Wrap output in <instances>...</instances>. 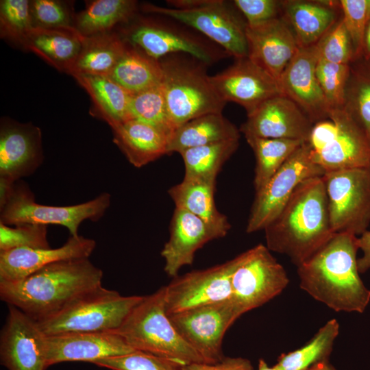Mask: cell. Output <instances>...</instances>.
<instances>
[{
	"label": "cell",
	"mask_w": 370,
	"mask_h": 370,
	"mask_svg": "<svg viewBox=\"0 0 370 370\" xmlns=\"http://www.w3.org/2000/svg\"><path fill=\"white\" fill-rule=\"evenodd\" d=\"M181 370H254V367L248 359L224 357L217 363L194 362L183 365Z\"/></svg>",
	"instance_id": "7dc6e473"
},
{
	"label": "cell",
	"mask_w": 370,
	"mask_h": 370,
	"mask_svg": "<svg viewBox=\"0 0 370 370\" xmlns=\"http://www.w3.org/2000/svg\"><path fill=\"white\" fill-rule=\"evenodd\" d=\"M112 131L114 143L136 168L168 154L169 136L152 125L130 119Z\"/></svg>",
	"instance_id": "484cf974"
},
{
	"label": "cell",
	"mask_w": 370,
	"mask_h": 370,
	"mask_svg": "<svg viewBox=\"0 0 370 370\" xmlns=\"http://www.w3.org/2000/svg\"><path fill=\"white\" fill-rule=\"evenodd\" d=\"M238 146L239 140H228L180 152L185 169L184 178L216 182L223 165L235 153Z\"/></svg>",
	"instance_id": "836d02e7"
},
{
	"label": "cell",
	"mask_w": 370,
	"mask_h": 370,
	"mask_svg": "<svg viewBox=\"0 0 370 370\" xmlns=\"http://www.w3.org/2000/svg\"><path fill=\"white\" fill-rule=\"evenodd\" d=\"M308 370H336L329 361L318 363Z\"/></svg>",
	"instance_id": "f907efd6"
},
{
	"label": "cell",
	"mask_w": 370,
	"mask_h": 370,
	"mask_svg": "<svg viewBox=\"0 0 370 370\" xmlns=\"http://www.w3.org/2000/svg\"><path fill=\"white\" fill-rule=\"evenodd\" d=\"M258 370H280V368L276 365L269 367L265 360L262 358L259 360L258 368Z\"/></svg>",
	"instance_id": "816d5d0a"
},
{
	"label": "cell",
	"mask_w": 370,
	"mask_h": 370,
	"mask_svg": "<svg viewBox=\"0 0 370 370\" xmlns=\"http://www.w3.org/2000/svg\"><path fill=\"white\" fill-rule=\"evenodd\" d=\"M161 65L162 84L174 130L200 116L222 113L226 102L201 67L176 60L162 62Z\"/></svg>",
	"instance_id": "52a82bcc"
},
{
	"label": "cell",
	"mask_w": 370,
	"mask_h": 370,
	"mask_svg": "<svg viewBox=\"0 0 370 370\" xmlns=\"http://www.w3.org/2000/svg\"><path fill=\"white\" fill-rule=\"evenodd\" d=\"M264 230L267 247L287 256L297 267L325 245L335 233L323 176L302 182Z\"/></svg>",
	"instance_id": "7a4b0ae2"
},
{
	"label": "cell",
	"mask_w": 370,
	"mask_h": 370,
	"mask_svg": "<svg viewBox=\"0 0 370 370\" xmlns=\"http://www.w3.org/2000/svg\"><path fill=\"white\" fill-rule=\"evenodd\" d=\"M246 140L256 159L254 180L256 193L264 187L289 156L304 143L292 139L254 137Z\"/></svg>",
	"instance_id": "d590c367"
},
{
	"label": "cell",
	"mask_w": 370,
	"mask_h": 370,
	"mask_svg": "<svg viewBox=\"0 0 370 370\" xmlns=\"http://www.w3.org/2000/svg\"><path fill=\"white\" fill-rule=\"evenodd\" d=\"M103 271L88 258L65 260L42 267L23 280L0 283V297L37 322L71 300L101 285Z\"/></svg>",
	"instance_id": "3957f363"
},
{
	"label": "cell",
	"mask_w": 370,
	"mask_h": 370,
	"mask_svg": "<svg viewBox=\"0 0 370 370\" xmlns=\"http://www.w3.org/2000/svg\"><path fill=\"white\" fill-rule=\"evenodd\" d=\"M108 76L134 95L162 84L163 69L159 60L127 44L125 53Z\"/></svg>",
	"instance_id": "1f68e13d"
},
{
	"label": "cell",
	"mask_w": 370,
	"mask_h": 370,
	"mask_svg": "<svg viewBox=\"0 0 370 370\" xmlns=\"http://www.w3.org/2000/svg\"><path fill=\"white\" fill-rule=\"evenodd\" d=\"M323 179L334 232L360 236L370 223V166L325 173Z\"/></svg>",
	"instance_id": "30bf717a"
},
{
	"label": "cell",
	"mask_w": 370,
	"mask_h": 370,
	"mask_svg": "<svg viewBox=\"0 0 370 370\" xmlns=\"http://www.w3.org/2000/svg\"><path fill=\"white\" fill-rule=\"evenodd\" d=\"M30 14L33 28L75 29V14L69 1L31 0Z\"/></svg>",
	"instance_id": "60d3db41"
},
{
	"label": "cell",
	"mask_w": 370,
	"mask_h": 370,
	"mask_svg": "<svg viewBox=\"0 0 370 370\" xmlns=\"http://www.w3.org/2000/svg\"><path fill=\"white\" fill-rule=\"evenodd\" d=\"M319 59L330 62L350 64L355 60L352 42L340 17L316 44Z\"/></svg>",
	"instance_id": "b9f144b4"
},
{
	"label": "cell",
	"mask_w": 370,
	"mask_h": 370,
	"mask_svg": "<svg viewBox=\"0 0 370 370\" xmlns=\"http://www.w3.org/2000/svg\"><path fill=\"white\" fill-rule=\"evenodd\" d=\"M357 243L362 251V257L358 258V267L360 273H365L370 269V231L367 230L358 236Z\"/></svg>",
	"instance_id": "c3c4849f"
},
{
	"label": "cell",
	"mask_w": 370,
	"mask_h": 370,
	"mask_svg": "<svg viewBox=\"0 0 370 370\" xmlns=\"http://www.w3.org/2000/svg\"><path fill=\"white\" fill-rule=\"evenodd\" d=\"M110 195L103 193L82 204L55 206L39 204L29 187L16 182L0 204V223L7 225L25 223L60 225L68 229L71 236H78V228L85 220L97 221L110 205Z\"/></svg>",
	"instance_id": "ba28073f"
},
{
	"label": "cell",
	"mask_w": 370,
	"mask_h": 370,
	"mask_svg": "<svg viewBox=\"0 0 370 370\" xmlns=\"http://www.w3.org/2000/svg\"><path fill=\"white\" fill-rule=\"evenodd\" d=\"M217 238V234L200 218L175 208L170 224V237L161 251L165 273L176 277L182 267L193 264L198 249Z\"/></svg>",
	"instance_id": "cb8c5ba5"
},
{
	"label": "cell",
	"mask_w": 370,
	"mask_h": 370,
	"mask_svg": "<svg viewBox=\"0 0 370 370\" xmlns=\"http://www.w3.org/2000/svg\"><path fill=\"white\" fill-rule=\"evenodd\" d=\"M143 298L139 295L123 296L101 285L79 295L38 323L47 336L116 331Z\"/></svg>",
	"instance_id": "5b68a950"
},
{
	"label": "cell",
	"mask_w": 370,
	"mask_h": 370,
	"mask_svg": "<svg viewBox=\"0 0 370 370\" xmlns=\"http://www.w3.org/2000/svg\"><path fill=\"white\" fill-rule=\"evenodd\" d=\"M339 328L336 319L328 321L304 345L281 354L275 365L280 370H308L318 363L329 361Z\"/></svg>",
	"instance_id": "e575fe53"
},
{
	"label": "cell",
	"mask_w": 370,
	"mask_h": 370,
	"mask_svg": "<svg viewBox=\"0 0 370 370\" xmlns=\"http://www.w3.org/2000/svg\"><path fill=\"white\" fill-rule=\"evenodd\" d=\"M358 236L335 234L307 261L297 267L300 288L336 312L362 313L370 290L360 276Z\"/></svg>",
	"instance_id": "6da1fadb"
},
{
	"label": "cell",
	"mask_w": 370,
	"mask_h": 370,
	"mask_svg": "<svg viewBox=\"0 0 370 370\" xmlns=\"http://www.w3.org/2000/svg\"><path fill=\"white\" fill-rule=\"evenodd\" d=\"M315 73L330 110L343 108L350 64H336L319 59Z\"/></svg>",
	"instance_id": "ab89813d"
},
{
	"label": "cell",
	"mask_w": 370,
	"mask_h": 370,
	"mask_svg": "<svg viewBox=\"0 0 370 370\" xmlns=\"http://www.w3.org/2000/svg\"><path fill=\"white\" fill-rule=\"evenodd\" d=\"M92 363L112 370H181L182 367L170 360L137 350L99 359Z\"/></svg>",
	"instance_id": "ee69618b"
},
{
	"label": "cell",
	"mask_w": 370,
	"mask_h": 370,
	"mask_svg": "<svg viewBox=\"0 0 370 370\" xmlns=\"http://www.w3.org/2000/svg\"><path fill=\"white\" fill-rule=\"evenodd\" d=\"M130 114L132 119L158 128L169 138L175 130L169 117L162 84L132 95Z\"/></svg>",
	"instance_id": "74e56055"
},
{
	"label": "cell",
	"mask_w": 370,
	"mask_h": 370,
	"mask_svg": "<svg viewBox=\"0 0 370 370\" xmlns=\"http://www.w3.org/2000/svg\"><path fill=\"white\" fill-rule=\"evenodd\" d=\"M325 173L314 160L307 143H303L264 187L256 193L246 232L253 233L264 230L302 182L311 177H322Z\"/></svg>",
	"instance_id": "8fae6325"
},
{
	"label": "cell",
	"mask_w": 370,
	"mask_h": 370,
	"mask_svg": "<svg viewBox=\"0 0 370 370\" xmlns=\"http://www.w3.org/2000/svg\"><path fill=\"white\" fill-rule=\"evenodd\" d=\"M241 316L232 299L171 314L173 326L206 363L224 358L222 343L228 328Z\"/></svg>",
	"instance_id": "5bb4252c"
},
{
	"label": "cell",
	"mask_w": 370,
	"mask_h": 370,
	"mask_svg": "<svg viewBox=\"0 0 370 370\" xmlns=\"http://www.w3.org/2000/svg\"><path fill=\"white\" fill-rule=\"evenodd\" d=\"M249 254V249L223 264L173 278L164 286L167 315L230 299L232 275Z\"/></svg>",
	"instance_id": "7c38bea8"
},
{
	"label": "cell",
	"mask_w": 370,
	"mask_h": 370,
	"mask_svg": "<svg viewBox=\"0 0 370 370\" xmlns=\"http://www.w3.org/2000/svg\"><path fill=\"white\" fill-rule=\"evenodd\" d=\"M343 108L370 138V61L360 58L350 64Z\"/></svg>",
	"instance_id": "8d00e7d4"
},
{
	"label": "cell",
	"mask_w": 370,
	"mask_h": 370,
	"mask_svg": "<svg viewBox=\"0 0 370 370\" xmlns=\"http://www.w3.org/2000/svg\"><path fill=\"white\" fill-rule=\"evenodd\" d=\"M73 77L90 95L95 115L105 121L111 129L132 119V95L109 76L76 75Z\"/></svg>",
	"instance_id": "f1b7e54d"
},
{
	"label": "cell",
	"mask_w": 370,
	"mask_h": 370,
	"mask_svg": "<svg viewBox=\"0 0 370 370\" xmlns=\"http://www.w3.org/2000/svg\"><path fill=\"white\" fill-rule=\"evenodd\" d=\"M136 9L134 0L88 1L85 9L75 14L74 28L84 37L110 33L115 25L127 23Z\"/></svg>",
	"instance_id": "d6a6232c"
},
{
	"label": "cell",
	"mask_w": 370,
	"mask_h": 370,
	"mask_svg": "<svg viewBox=\"0 0 370 370\" xmlns=\"http://www.w3.org/2000/svg\"><path fill=\"white\" fill-rule=\"evenodd\" d=\"M306 143L325 173L370 166V138L344 108L314 123Z\"/></svg>",
	"instance_id": "8992f818"
},
{
	"label": "cell",
	"mask_w": 370,
	"mask_h": 370,
	"mask_svg": "<svg viewBox=\"0 0 370 370\" xmlns=\"http://www.w3.org/2000/svg\"><path fill=\"white\" fill-rule=\"evenodd\" d=\"M281 1L282 16L291 28L299 47L316 45L338 19V1Z\"/></svg>",
	"instance_id": "d4e9b609"
},
{
	"label": "cell",
	"mask_w": 370,
	"mask_h": 370,
	"mask_svg": "<svg viewBox=\"0 0 370 370\" xmlns=\"http://www.w3.org/2000/svg\"><path fill=\"white\" fill-rule=\"evenodd\" d=\"M114 332L134 350L162 357L181 366L206 362L181 336L167 315L164 286L143 296Z\"/></svg>",
	"instance_id": "277c9868"
},
{
	"label": "cell",
	"mask_w": 370,
	"mask_h": 370,
	"mask_svg": "<svg viewBox=\"0 0 370 370\" xmlns=\"http://www.w3.org/2000/svg\"><path fill=\"white\" fill-rule=\"evenodd\" d=\"M84 37L76 29L33 28L22 47L69 74L82 49Z\"/></svg>",
	"instance_id": "83f0119b"
},
{
	"label": "cell",
	"mask_w": 370,
	"mask_h": 370,
	"mask_svg": "<svg viewBox=\"0 0 370 370\" xmlns=\"http://www.w3.org/2000/svg\"><path fill=\"white\" fill-rule=\"evenodd\" d=\"M33 29L29 0L0 1V35L22 47Z\"/></svg>",
	"instance_id": "f35d334b"
},
{
	"label": "cell",
	"mask_w": 370,
	"mask_h": 370,
	"mask_svg": "<svg viewBox=\"0 0 370 370\" xmlns=\"http://www.w3.org/2000/svg\"><path fill=\"white\" fill-rule=\"evenodd\" d=\"M127 47L121 36L112 32L84 37L82 49L69 75H108Z\"/></svg>",
	"instance_id": "4dcf8cb0"
},
{
	"label": "cell",
	"mask_w": 370,
	"mask_h": 370,
	"mask_svg": "<svg viewBox=\"0 0 370 370\" xmlns=\"http://www.w3.org/2000/svg\"><path fill=\"white\" fill-rule=\"evenodd\" d=\"M8 308L0 338L1 364L8 370H45L47 335L23 311L10 305Z\"/></svg>",
	"instance_id": "9a60e30c"
},
{
	"label": "cell",
	"mask_w": 370,
	"mask_h": 370,
	"mask_svg": "<svg viewBox=\"0 0 370 370\" xmlns=\"http://www.w3.org/2000/svg\"><path fill=\"white\" fill-rule=\"evenodd\" d=\"M316 45L299 47L279 80L282 94L295 102L314 124L330 112L316 77Z\"/></svg>",
	"instance_id": "d6986e66"
},
{
	"label": "cell",
	"mask_w": 370,
	"mask_h": 370,
	"mask_svg": "<svg viewBox=\"0 0 370 370\" xmlns=\"http://www.w3.org/2000/svg\"><path fill=\"white\" fill-rule=\"evenodd\" d=\"M338 3L352 42L355 60L360 58L365 32L370 20V0H341Z\"/></svg>",
	"instance_id": "f6af8a7d"
},
{
	"label": "cell",
	"mask_w": 370,
	"mask_h": 370,
	"mask_svg": "<svg viewBox=\"0 0 370 370\" xmlns=\"http://www.w3.org/2000/svg\"><path fill=\"white\" fill-rule=\"evenodd\" d=\"M313 123L284 95L270 98L247 114L240 132L247 138L292 139L306 142Z\"/></svg>",
	"instance_id": "2e32d148"
},
{
	"label": "cell",
	"mask_w": 370,
	"mask_h": 370,
	"mask_svg": "<svg viewBox=\"0 0 370 370\" xmlns=\"http://www.w3.org/2000/svg\"><path fill=\"white\" fill-rule=\"evenodd\" d=\"M134 351L114 331L68 332L47 336L45 359L47 367L68 361L92 363Z\"/></svg>",
	"instance_id": "ffe728a7"
},
{
	"label": "cell",
	"mask_w": 370,
	"mask_h": 370,
	"mask_svg": "<svg viewBox=\"0 0 370 370\" xmlns=\"http://www.w3.org/2000/svg\"><path fill=\"white\" fill-rule=\"evenodd\" d=\"M121 36L130 46L157 60L178 52L188 53L205 63L213 59L210 49L191 36L149 21L134 24Z\"/></svg>",
	"instance_id": "603a6c76"
},
{
	"label": "cell",
	"mask_w": 370,
	"mask_h": 370,
	"mask_svg": "<svg viewBox=\"0 0 370 370\" xmlns=\"http://www.w3.org/2000/svg\"><path fill=\"white\" fill-rule=\"evenodd\" d=\"M234 3L245 17L248 25L277 18L281 10V1L275 0H235Z\"/></svg>",
	"instance_id": "bcb514c9"
},
{
	"label": "cell",
	"mask_w": 370,
	"mask_h": 370,
	"mask_svg": "<svg viewBox=\"0 0 370 370\" xmlns=\"http://www.w3.org/2000/svg\"><path fill=\"white\" fill-rule=\"evenodd\" d=\"M210 80L226 103H238L247 114L266 100L283 95L277 80L248 58L236 60Z\"/></svg>",
	"instance_id": "e0dca14e"
},
{
	"label": "cell",
	"mask_w": 370,
	"mask_h": 370,
	"mask_svg": "<svg viewBox=\"0 0 370 370\" xmlns=\"http://www.w3.org/2000/svg\"><path fill=\"white\" fill-rule=\"evenodd\" d=\"M216 182L195 179L183 180L168 190L175 208L186 210L204 221L218 236L224 237L231 228L227 217L215 205Z\"/></svg>",
	"instance_id": "4316f807"
},
{
	"label": "cell",
	"mask_w": 370,
	"mask_h": 370,
	"mask_svg": "<svg viewBox=\"0 0 370 370\" xmlns=\"http://www.w3.org/2000/svg\"><path fill=\"white\" fill-rule=\"evenodd\" d=\"M245 36L247 58L279 84L285 68L299 48L288 24L282 17L254 25L246 24Z\"/></svg>",
	"instance_id": "44dd1931"
},
{
	"label": "cell",
	"mask_w": 370,
	"mask_h": 370,
	"mask_svg": "<svg viewBox=\"0 0 370 370\" xmlns=\"http://www.w3.org/2000/svg\"><path fill=\"white\" fill-rule=\"evenodd\" d=\"M18 247L50 248L47 225L25 223L11 227L0 223V251Z\"/></svg>",
	"instance_id": "7bdbcfd3"
},
{
	"label": "cell",
	"mask_w": 370,
	"mask_h": 370,
	"mask_svg": "<svg viewBox=\"0 0 370 370\" xmlns=\"http://www.w3.org/2000/svg\"><path fill=\"white\" fill-rule=\"evenodd\" d=\"M289 280L283 266L262 244L249 249L232 278L231 299L240 313L258 308L280 295Z\"/></svg>",
	"instance_id": "4fadbf2b"
},
{
	"label": "cell",
	"mask_w": 370,
	"mask_h": 370,
	"mask_svg": "<svg viewBox=\"0 0 370 370\" xmlns=\"http://www.w3.org/2000/svg\"><path fill=\"white\" fill-rule=\"evenodd\" d=\"M361 58L370 61V20L365 32Z\"/></svg>",
	"instance_id": "681fc988"
},
{
	"label": "cell",
	"mask_w": 370,
	"mask_h": 370,
	"mask_svg": "<svg viewBox=\"0 0 370 370\" xmlns=\"http://www.w3.org/2000/svg\"><path fill=\"white\" fill-rule=\"evenodd\" d=\"M171 8L145 4V11L164 15L196 29L236 60L247 58L243 25L221 0H173Z\"/></svg>",
	"instance_id": "9c48e42d"
},
{
	"label": "cell",
	"mask_w": 370,
	"mask_h": 370,
	"mask_svg": "<svg viewBox=\"0 0 370 370\" xmlns=\"http://www.w3.org/2000/svg\"><path fill=\"white\" fill-rule=\"evenodd\" d=\"M96 247V242L82 236H71L58 248L18 247L0 251V283L21 281L56 262L88 258Z\"/></svg>",
	"instance_id": "7402d4cb"
},
{
	"label": "cell",
	"mask_w": 370,
	"mask_h": 370,
	"mask_svg": "<svg viewBox=\"0 0 370 370\" xmlns=\"http://www.w3.org/2000/svg\"><path fill=\"white\" fill-rule=\"evenodd\" d=\"M42 161L40 129L31 123L1 119L0 178L16 182L34 173Z\"/></svg>",
	"instance_id": "ac0fdd59"
},
{
	"label": "cell",
	"mask_w": 370,
	"mask_h": 370,
	"mask_svg": "<svg viewBox=\"0 0 370 370\" xmlns=\"http://www.w3.org/2000/svg\"><path fill=\"white\" fill-rule=\"evenodd\" d=\"M240 130L222 113H210L192 119L175 130L168 145V153L210 143L239 140Z\"/></svg>",
	"instance_id": "f546056e"
}]
</instances>
